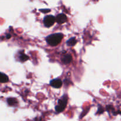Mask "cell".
Wrapping results in <instances>:
<instances>
[{
    "instance_id": "6da1fadb",
    "label": "cell",
    "mask_w": 121,
    "mask_h": 121,
    "mask_svg": "<svg viewBox=\"0 0 121 121\" xmlns=\"http://www.w3.org/2000/svg\"><path fill=\"white\" fill-rule=\"evenodd\" d=\"M63 36V34L61 33H55L48 35L46 38V40L50 46H56L61 43Z\"/></svg>"
},
{
    "instance_id": "277c9868",
    "label": "cell",
    "mask_w": 121,
    "mask_h": 121,
    "mask_svg": "<svg viewBox=\"0 0 121 121\" xmlns=\"http://www.w3.org/2000/svg\"><path fill=\"white\" fill-rule=\"evenodd\" d=\"M50 85L53 87L54 88H60L63 85V82L60 79H54L53 80H52L50 82Z\"/></svg>"
},
{
    "instance_id": "ba28073f",
    "label": "cell",
    "mask_w": 121,
    "mask_h": 121,
    "mask_svg": "<svg viewBox=\"0 0 121 121\" xmlns=\"http://www.w3.org/2000/svg\"><path fill=\"white\" fill-rule=\"evenodd\" d=\"M77 40L75 37H72L66 41V44L70 47H73L76 44Z\"/></svg>"
},
{
    "instance_id": "5b68a950",
    "label": "cell",
    "mask_w": 121,
    "mask_h": 121,
    "mask_svg": "<svg viewBox=\"0 0 121 121\" xmlns=\"http://www.w3.org/2000/svg\"><path fill=\"white\" fill-rule=\"evenodd\" d=\"M56 21L57 23L61 24H64L67 21V17L65 14H59L57 15L56 18Z\"/></svg>"
},
{
    "instance_id": "9c48e42d",
    "label": "cell",
    "mask_w": 121,
    "mask_h": 121,
    "mask_svg": "<svg viewBox=\"0 0 121 121\" xmlns=\"http://www.w3.org/2000/svg\"><path fill=\"white\" fill-rule=\"evenodd\" d=\"M8 81H9L8 77L5 73H1V74H0V82L1 83H7Z\"/></svg>"
},
{
    "instance_id": "52a82bcc",
    "label": "cell",
    "mask_w": 121,
    "mask_h": 121,
    "mask_svg": "<svg viewBox=\"0 0 121 121\" xmlns=\"http://www.w3.org/2000/svg\"><path fill=\"white\" fill-rule=\"evenodd\" d=\"M7 103L9 106H16L18 104V101L17 99L14 98H8L7 100Z\"/></svg>"
},
{
    "instance_id": "7c38bea8",
    "label": "cell",
    "mask_w": 121,
    "mask_h": 121,
    "mask_svg": "<svg viewBox=\"0 0 121 121\" xmlns=\"http://www.w3.org/2000/svg\"><path fill=\"white\" fill-rule=\"evenodd\" d=\"M11 37V35H7V39H9V38Z\"/></svg>"
},
{
    "instance_id": "7a4b0ae2",
    "label": "cell",
    "mask_w": 121,
    "mask_h": 121,
    "mask_svg": "<svg viewBox=\"0 0 121 121\" xmlns=\"http://www.w3.org/2000/svg\"><path fill=\"white\" fill-rule=\"evenodd\" d=\"M68 101V97L67 95H64L59 99L57 102V105L56 106L55 110L57 113L62 112L66 108Z\"/></svg>"
},
{
    "instance_id": "8fae6325",
    "label": "cell",
    "mask_w": 121,
    "mask_h": 121,
    "mask_svg": "<svg viewBox=\"0 0 121 121\" xmlns=\"http://www.w3.org/2000/svg\"><path fill=\"white\" fill-rule=\"evenodd\" d=\"M40 11L42 12H44V13H47V12L50 11V9H40Z\"/></svg>"
},
{
    "instance_id": "3957f363",
    "label": "cell",
    "mask_w": 121,
    "mask_h": 121,
    "mask_svg": "<svg viewBox=\"0 0 121 121\" xmlns=\"http://www.w3.org/2000/svg\"><path fill=\"white\" fill-rule=\"evenodd\" d=\"M56 20V19L55 17L53 16V15H47V16H46L44 18V26H46V27H50L51 26L54 25Z\"/></svg>"
},
{
    "instance_id": "30bf717a",
    "label": "cell",
    "mask_w": 121,
    "mask_h": 121,
    "mask_svg": "<svg viewBox=\"0 0 121 121\" xmlns=\"http://www.w3.org/2000/svg\"><path fill=\"white\" fill-rule=\"evenodd\" d=\"M18 57L21 62H25L29 59V57L26 54H25L24 53H22V52L20 53V55L18 56Z\"/></svg>"
},
{
    "instance_id": "8992f818",
    "label": "cell",
    "mask_w": 121,
    "mask_h": 121,
    "mask_svg": "<svg viewBox=\"0 0 121 121\" xmlns=\"http://www.w3.org/2000/svg\"><path fill=\"white\" fill-rule=\"evenodd\" d=\"M72 60V56L70 54H66L64 55L61 58V61L65 65L70 63Z\"/></svg>"
}]
</instances>
